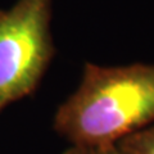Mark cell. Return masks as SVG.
Instances as JSON below:
<instances>
[{
  "mask_svg": "<svg viewBox=\"0 0 154 154\" xmlns=\"http://www.w3.org/2000/svg\"><path fill=\"white\" fill-rule=\"evenodd\" d=\"M53 0H17L0 11V113L37 89L54 57Z\"/></svg>",
  "mask_w": 154,
  "mask_h": 154,
  "instance_id": "7a4b0ae2",
  "label": "cell"
},
{
  "mask_svg": "<svg viewBox=\"0 0 154 154\" xmlns=\"http://www.w3.org/2000/svg\"><path fill=\"white\" fill-rule=\"evenodd\" d=\"M154 123V64L86 63L57 109L54 130L71 146L114 145Z\"/></svg>",
  "mask_w": 154,
  "mask_h": 154,
  "instance_id": "6da1fadb",
  "label": "cell"
},
{
  "mask_svg": "<svg viewBox=\"0 0 154 154\" xmlns=\"http://www.w3.org/2000/svg\"><path fill=\"white\" fill-rule=\"evenodd\" d=\"M117 145L127 154H154V123L122 139Z\"/></svg>",
  "mask_w": 154,
  "mask_h": 154,
  "instance_id": "3957f363",
  "label": "cell"
},
{
  "mask_svg": "<svg viewBox=\"0 0 154 154\" xmlns=\"http://www.w3.org/2000/svg\"><path fill=\"white\" fill-rule=\"evenodd\" d=\"M64 154H127L117 144L105 146H69Z\"/></svg>",
  "mask_w": 154,
  "mask_h": 154,
  "instance_id": "277c9868",
  "label": "cell"
}]
</instances>
